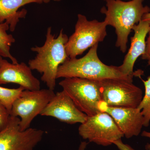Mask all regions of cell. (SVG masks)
I'll list each match as a JSON object with an SVG mask.
<instances>
[{
    "label": "cell",
    "instance_id": "obj_23",
    "mask_svg": "<svg viewBox=\"0 0 150 150\" xmlns=\"http://www.w3.org/2000/svg\"><path fill=\"white\" fill-rule=\"evenodd\" d=\"M87 144L86 142H82L81 143L80 145L79 150H85Z\"/></svg>",
    "mask_w": 150,
    "mask_h": 150
},
{
    "label": "cell",
    "instance_id": "obj_24",
    "mask_svg": "<svg viewBox=\"0 0 150 150\" xmlns=\"http://www.w3.org/2000/svg\"><path fill=\"white\" fill-rule=\"evenodd\" d=\"M3 60V57L0 56V65H1V63L2 62Z\"/></svg>",
    "mask_w": 150,
    "mask_h": 150
},
{
    "label": "cell",
    "instance_id": "obj_15",
    "mask_svg": "<svg viewBox=\"0 0 150 150\" xmlns=\"http://www.w3.org/2000/svg\"><path fill=\"white\" fill-rule=\"evenodd\" d=\"M9 25L5 22H0V56L10 59L14 64L18 63L17 60L11 54V47L16 40L11 34H8Z\"/></svg>",
    "mask_w": 150,
    "mask_h": 150
},
{
    "label": "cell",
    "instance_id": "obj_5",
    "mask_svg": "<svg viewBox=\"0 0 150 150\" xmlns=\"http://www.w3.org/2000/svg\"><path fill=\"white\" fill-rule=\"evenodd\" d=\"M59 85L81 111L88 116L100 112L98 104L102 101L99 81L83 78H65Z\"/></svg>",
    "mask_w": 150,
    "mask_h": 150
},
{
    "label": "cell",
    "instance_id": "obj_22",
    "mask_svg": "<svg viewBox=\"0 0 150 150\" xmlns=\"http://www.w3.org/2000/svg\"><path fill=\"white\" fill-rule=\"evenodd\" d=\"M142 20L143 21L147 22L150 25V12L144 15L142 17Z\"/></svg>",
    "mask_w": 150,
    "mask_h": 150
},
{
    "label": "cell",
    "instance_id": "obj_8",
    "mask_svg": "<svg viewBox=\"0 0 150 150\" xmlns=\"http://www.w3.org/2000/svg\"><path fill=\"white\" fill-rule=\"evenodd\" d=\"M79 132L84 139L104 146L112 145L124 137L112 117L101 111L88 116L79 127Z\"/></svg>",
    "mask_w": 150,
    "mask_h": 150
},
{
    "label": "cell",
    "instance_id": "obj_9",
    "mask_svg": "<svg viewBox=\"0 0 150 150\" xmlns=\"http://www.w3.org/2000/svg\"><path fill=\"white\" fill-rule=\"evenodd\" d=\"M20 121L10 115L7 126L0 131V150H33L41 141L44 131L30 128L21 131Z\"/></svg>",
    "mask_w": 150,
    "mask_h": 150
},
{
    "label": "cell",
    "instance_id": "obj_19",
    "mask_svg": "<svg viewBox=\"0 0 150 150\" xmlns=\"http://www.w3.org/2000/svg\"><path fill=\"white\" fill-rule=\"evenodd\" d=\"M149 36L146 41V48L144 54L142 55L143 60H148V64L150 65V27L149 32Z\"/></svg>",
    "mask_w": 150,
    "mask_h": 150
},
{
    "label": "cell",
    "instance_id": "obj_13",
    "mask_svg": "<svg viewBox=\"0 0 150 150\" xmlns=\"http://www.w3.org/2000/svg\"><path fill=\"white\" fill-rule=\"evenodd\" d=\"M150 25L146 21H141L135 25L134 36L131 38V45L126 54L123 64L118 67L119 70L124 74L129 76H141L142 71H134L135 62L139 56L144 54L146 48V38L149 31Z\"/></svg>",
    "mask_w": 150,
    "mask_h": 150
},
{
    "label": "cell",
    "instance_id": "obj_18",
    "mask_svg": "<svg viewBox=\"0 0 150 150\" xmlns=\"http://www.w3.org/2000/svg\"><path fill=\"white\" fill-rule=\"evenodd\" d=\"M10 116L8 110L0 101V131L4 130L7 126Z\"/></svg>",
    "mask_w": 150,
    "mask_h": 150
},
{
    "label": "cell",
    "instance_id": "obj_14",
    "mask_svg": "<svg viewBox=\"0 0 150 150\" xmlns=\"http://www.w3.org/2000/svg\"><path fill=\"white\" fill-rule=\"evenodd\" d=\"M51 0H0V22H5L9 25L10 30L14 31L20 19L24 18L27 10L19 9L31 3L41 4L49 3Z\"/></svg>",
    "mask_w": 150,
    "mask_h": 150
},
{
    "label": "cell",
    "instance_id": "obj_21",
    "mask_svg": "<svg viewBox=\"0 0 150 150\" xmlns=\"http://www.w3.org/2000/svg\"><path fill=\"white\" fill-rule=\"evenodd\" d=\"M142 136L143 137H147L150 139V132L144 131L142 132ZM145 149L146 150H150V143H148L145 146Z\"/></svg>",
    "mask_w": 150,
    "mask_h": 150
},
{
    "label": "cell",
    "instance_id": "obj_1",
    "mask_svg": "<svg viewBox=\"0 0 150 150\" xmlns=\"http://www.w3.org/2000/svg\"><path fill=\"white\" fill-rule=\"evenodd\" d=\"M68 40L64 30H61L58 37L55 38L51 33V27H49L43 46L31 48V51L37 54L34 59L28 61V66L31 70H36L42 74L41 81L51 90L54 91L56 87L59 67L69 59L66 50Z\"/></svg>",
    "mask_w": 150,
    "mask_h": 150
},
{
    "label": "cell",
    "instance_id": "obj_16",
    "mask_svg": "<svg viewBox=\"0 0 150 150\" xmlns=\"http://www.w3.org/2000/svg\"><path fill=\"white\" fill-rule=\"evenodd\" d=\"M141 79L144 85L145 92L144 96L137 108L141 110L144 117V126L146 127L149 125L150 121V76L146 81Z\"/></svg>",
    "mask_w": 150,
    "mask_h": 150
},
{
    "label": "cell",
    "instance_id": "obj_12",
    "mask_svg": "<svg viewBox=\"0 0 150 150\" xmlns=\"http://www.w3.org/2000/svg\"><path fill=\"white\" fill-rule=\"evenodd\" d=\"M18 84L25 90L40 89V81L33 75L31 69L24 62L10 63L3 59L0 65V85Z\"/></svg>",
    "mask_w": 150,
    "mask_h": 150
},
{
    "label": "cell",
    "instance_id": "obj_10",
    "mask_svg": "<svg viewBox=\"0 0 150 150\" xmlns=\"http://www.w3.org/2000/svg\"><path fill=\"white\" fill-rule=\"evenodd\" d=\"M98 108L100 111L106 112L112 117L127 139L138 136L141 133L144 119L138 108L109 106L103 101L98 103Z\"/></svg>",
    "mask_w": 150,
    "mask_h": 150
},
{
    "label": "cell",
    "instance_id": "obj_26",
    "mask_svg": "<svg viewBox=\"0 0 150 150\" xmlns=\"http://www.w3.org/2000/svg\"><path fill=\"white\" fill-rule=\"evenodd\" d=\"M104 1H106V0H104Z\"/></svg>",
    "mask_w": 150,
    "mask_h": 150
},
{
    "label": "cell",
    "instance_id": "obj_25",
    "mask_svg": "<svg viewBox=\"0 0 150 150\" xmlns=\"http://www.w3.org/2000/svg\"><path fill=\"white\" fill-rule=\"evenodd\" d=\"M54 1H62V0H54Z\"/></svg>",
    "mask_w": 150,
    "mask_h": 150
},
{
    "label": "cell",
    "instance_id": "obj_11",
    "mask_svg": "<svg viewBox=\"0 0 150 150\" xmlns=\"http://www.w3.org/2000/svg\"><path fill=\"white\" fill-rule=\"evenodd\" d=\"M51 116L68 124L83 123L88 116L77 107L72 100L64 91L55 96L40 114Z\"/></svg>",
    "mask_w": 150,
    "mask_h": 150
},
{
    "label": "cell",
    "instance_id": "obj_17",
    "mask_svg": "<svg viewBox=\"0 0 150 150\" xmlns=\"http://www.w3.org/2000/svg\"><path fill=\"white\" fill-rule=\"evenodd\" d=\"M25 89L20 86L17 88H8L0 86V101L10 112L13 104Z\"/></svg>",
    "mask_w": 150,
    "mask_h": 150
},
{
    "label": "cell",
    "instance_id": "obj_6",
    "mask_svg": "<svg viewBox=\"0 0 150 150\" xmlns=\"http://www.w3.org/2000/svg\"><path fill=\"white\" fill-rule=\"evenodd\" d=\"M133 81L121 79L99 81L102 101L109 106L137 108L143 98V92Z\"/></svg>",
    "mask_w": 150,
    "mask_h": 150
},
{
    "label": "cell",
    "instance_id": "obj_4",
    "mask_svg": "<svg viewBox=\"0 0 150 150\" xmlns=\"http://www.w3.org/2000/svg\"><path fill=\"white\" fill-rule=\"evenodd\" d=\"M107 25L104 21H88L84 15L79 14L75 32L69 38L66 45L69 58H76L88 48L103 41L107 35Z\"/></svg>",
    "mask_w": 150,
    "mask_h": 150
},
{
    "label": "cell",
    "instance_id": "obj_3",
    "mask_svg": "<svg viewBox=\"0 0 150 150\" xmlns=\"http://www.w3.org/2000/svg\"><path fill=\"white\" fill-rule=\"evenodd\" d=\"M98 44L91 48L85 56L80 59H67L59 67L57 79L77 77L95 81L108 79L133 80L134 76L124 74L118 67L108 66L100 61L97 54Z\"/></svg>",
    "mask_w": 150,
    "mask_h": 150
},
{
    "label": "cell",
    "instance_id": "obj_20",
    "mask_svg": "<svg viewBox=\"0 0 150 150\" xmlns=\"http://www.w3.org/2000/svg\"><path fill=\"white\" fill-rule=\"evenodd\" d=\"M113 144H115L119 150H135L129 145L124 144L121 141V139L115 141Z\"/></svg>",
    "mask_w": 150,
    "mask_h": 150
},
{
    "label": "cell",
    "instance_id": "obj_2",
    "mask_svg": "<svg viewBox=\"0 0 150 150\" xmlns=\"http://www.w3.org/2000/svg\"><path fill=\"white\" fill-rule=\"evenodd\" d=\"M144 0H106V7L100 10L105 15L104 21L107 25L115 28L117 35L115 46L122 53L126 52L128 37L135 25L139 23L143 16L150 12L148 6H143Z\"/></svg>",
    "mask_w": 150,
    "mask_h": 150
},
{
    "label": "cell",
    "instance_id": "obj_7",
    "mask_svg": "<svg viewBox=\"0 0 150 150\" xmlns=\"http://www.w3.org/2000/svg\"><path fill=\"white\" fill-rule=\"evenodd\" d=\"M55 95L54 91L48 88L22 91L14 102L10 112L11 116L20 117L21 131L30 128L33 120L40 114Z\"/></svg>",
    "mask_w": 150,
    "mask_h": 150
}]
</instances>
